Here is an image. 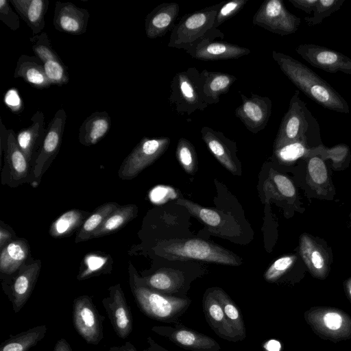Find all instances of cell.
Here are the masks:
<instances>
[{"label":"cell","mask_w":351,"mask_h":351,"mask_svg":"<svg viewBox=\"0 0 351 351\" xmlns=\"http://www.w3.org/2000/svg\"><path fill=\"white\" fill-rule=\"evenodd\" d=\"M101 302L117 335L121 339L128 337L132 331L133 319L121 285L110 287L109 296Z\"/></svg>","instance_id":"cell-19"},{"label":"cell","mask_w":351,"mask_h":351,"mask_svg":"<svg viewBox=\"0 0 351 351\" xmlns=\"http://www.w3.org/2000/svg\"><path fill=\"white\" fill-rule=\"evenodd\" d=\"M265 195L276 199H292L295 197L296 189L292 181L285 175L271 169L263 183Z\"/></svg>","instance_id":"cell-36"},{"label":"cell","mask_w":351,"mask_h":351,"mask_svg":"<svg viewBox=\"0 0 351 351\" xmlns=\"http://www.w3.org/2000/svg\"><path fill=\"white\" fill-rule=\"evenodd\" d=\"M240 95L242 104L236 108L235 116L252 133L261 132L267 126L271 114V100L254 93L250 97L242 93Z\"/></svg>","instance_id":"cell-18"},{"label":"cell","mask_w":351,"mask_h":351,"mask_svg":"<svg viewBox=\"0 0 351 351\" xmlns=\"http://www.w3.org/2000/svg\"><path fill=\"white\" fill-rule=\"evenodd\" d=\"M10 3L33 34L41 33L45 27V16L49 8V0H10Z\"/></svg>","instance_id":"cell-28"},{"label":"cell","mask_w":351,"mask_h":351,"mask_svg":"<svg viewBox=\"0 0 351 351\" xmlns=\"http://www.w3.org/2000/svg\"><path fill=\"white\" fill-rule=\"evenodd\" d=\"M345 0H318L312 16H306L304 21L311 27L321 23L324 19L340 9Z\"/></svg>","instance_id":"cell-42"},{"label":"cell","mask_w":351,"mask_h":351,"mask_svg":"<svg viewBox=\"0 0 351 351\" xmlns=\"http://www.w3.org/2000/svg\"><path fill=\"white\" fill-rule=\"evenodd\" d=\"M202 138L217 160L230 173H237L236 144L219 131L204 126L201 130Z\"/></svg>","instance_id":"cell-22"},{"label":"cell","mask_w":351,"mask_h":351,"mask_svg":"<svg viewBox=\"0 0 351 351\" xmlns=\"http://www.w3.org/2000/svg\"><path fill=\"white\" fill-rule=\"evenodd\" d=\"M41 268V261L36 260L23 265L16 275L3 283L5 293L8 297L13 310L18 313L29 298Z\"/></svg>","instance_id":"cell-15"},{"label":"cell","mask_w":351,"mask_h":351,"mask_svg":"<svg viewBox=\"0 0 351 351\" xmlns=\"http://www.w3.org/2000/svg\"><path fill=\"white\" fill-rule=\"evenodd\" d=\"M304 319L322 339L338 342L351 339V317L341 309L313 306L305 311Z\"/></svg>","instance_id":"cell-7"},{"label":"cell","mask_w":351,"mask_h":351,"mask_svg":"<svg viewBox=\"0 0 351 351\" xmlns=\"http://www.w3.org/2000/svg\"><path fill=\"white\" fill-rule=\"evenodd\" d=\"M53 351H73L67 341L63 338L60 339L55 344Z\"/></svg>","instance_id":"cell-54"},{"label":"cell","mask_w":351,"mask_h":351,"mask_svg":"<svg viewBox=\"0 0 351 351\" xmlns=\"http://www.w3.org/2000/svg\"><path fill=\"white\" fill-rule=\"evenodd\" d=\"M155 249L158 255L169 260H195L234 266L242 263L230 251L199 239L165 240Z\"/></svg>","instance_id":"cell-2"},{"label":"cell","mask_w":351,"mask_h":351,"mask_svg":"<svg viewBox=\"0 0 351 351\" xmlns=\"http://www.w3.org/2000/svg\"><path fill=\"white\" fill-rule=\"evenodd\" d=\"M89 12L86 9L76 6L71 2L58 1L55 4L53 24L57 30L78 36L86 32Z\"/></svg>","instance_id":"cell-21"},{"label":"cell","mask_w":351,"mask_h":351,"mask_svg":"<svg viewBox=\"0 0 351 351\" xmlns=\"http://www.w3.org/2000/svg\"><path fill=\"white\" fill-rule=\"evenodd\" d=\"M43 67L51 85L62 86L69 82L68 70L60 58L46 61L43 63Z\"/></svg>","instance_id":"cell-43"},{"label":"cell","mask_w":351,"mask_h":351,"mask_svg":"<svg viewBox=\"0 0 351 351\" xmlns=\"http://www.w3.org/2000/svg\"><path fill=\"white\" fill-rule=\"evenodd\" d=\"M289 1L295 8L310 14L313 12L318 0H289Z\"/></svg>","instance_id":"cell-51"},{"label":"cell","mask_w":351,"mask_h":351,"mask_svg":"<svg viewBox=\"0 0 351 351\" xmlns=\"http://www.w3.org/2000/svg\"><path fill=\"white\" fill-rule=\"evenodd\" d=\"M10 3V1L0 0V20L11 30L15 31L20 27V21Z\"/></svg>","instance_id":"cell-48"},{"label":"cell","mask_w":351,"mask_h":351,"mask_svg":"<svg viewBox=\"0 0 351 351\" xmlns=\"http://www.w3.org/2000/svg\"><path fill=\"white\" fill-rule=\"evenodd\" d=\"M247 1L248 0H232L223 2L216 14L213 27L217 28L220 25L234 16L244 7Z\"/></svg>","instance_id":"cell-47"},{"label":"cell","mask_w":351,"mask_h":351,"mask_svg":"<svg viewBox=\"0 0 351 351\" xmlns=\"http://www.w3.org/2000/svg\"><path fill=\"white\" fill-rule=\"evenodd\" d=\"M311 148L304 142L296 141L274 149V155L279 163L288 165L299 158H307Z\"/></svg>","instance_id":"cell-40"},{"label":"cell","mask_w":351,"mask_h":351,"mask_svg":"<svg viewBox=\"0 0 351 351\" xmlns=\"http://www.w3.org/2000/svg\"><path fill=\"white\" fill-rule=\"evenodd\" d=\"M176 195L173 189L169 186H158L150 191L149 197L153 202L161 204L174 198Z\"/></svg>","instance_id":"cell-50"},{"label":"cell","mask_w":351,"mask_h":351,"mask_svg":"<svg viewBox=\"0 0 351 351\" xmlns=\"http://www.w3.org/2000/svg\"><path fill=\"white\" fill-rule=\"evenodd\" d=\"M104 319L88 295H81L73 300V326L87 343L97 345L103 339Z\"/></svg>","instance_id":"cell-11"},{"label":"cell","mask_w":351,"mask_h":351,"mask_svg":"<svg viewBox=\"0 0 351 351\" xmlns=\"http://www.w3.org/2000/svg\"><path fill=\"white\" fill-rule=\"evenodd\" d=\"M169 137H143L124 159L118 171L121 180H132L154 163L167 149Z\"/></svg>","instance_id":"cell-9"},{"label":"cell","mask_w":351,"mask_h":351,"mask_svg":"<svg viewBox=\"0 0 351 351\" xmlns=\"http://www.w3.org/2000/svg\"><path fill=\"white\" fill-rule=\"evenodd\" d=\"M120 350L121 351H138L130 342H126L123 346H120Z\"/></svg>","instance_id":"cell-57"},{"label":"cell","mask_w":351,"mask_h":351,"mask_svg":"<svg viewBox=\"0 0 351 351\" xmlns=\"http://www.w3.org/2000/svg\"><path fill=\"white\" fill-rule=\"evenodd\" d=\"M252 23L274 34L287 36L298 29L301 19L291 13L282 1L267 0L254 14Z\"/></svg>","instance_id":"cell-10"},{"label":"cell","mask_w":351,"mask_h":351,"mask_svg":"<svg viewBox=\"0 0 351 351\" xmlns=\"http://www.w3.org/2000/svg\"><path fill=\"white\" fill-rule=\"evenodd\" d=\"M29 40L32 43L33 51L43 64L49 60L60 58L53 49L50 39L45 32L31 37Z\"/></svg>","instance_id":"cell-44"},{"label":"cell","mask_w":351,"mask_h":351,"mask_svg":"<svg viewBox=\"0 0 351 351\" xmlns=\"http://www.w3.org/2000/svg\"><path fill=\"white\" fill-rule=\"evenodd\" d=\"M90 215V213L84 210H68L52 223L49 231V234L54 238L67 237L81 228Z\"/></svg>","instance_id":"cell-37"},{"label":"cell","mask_w":351,"mask_h":351,"mask_svg":"<svg viewBox=\"0 0 351 351\" xmlns=\"http://www.w3.org/2000/svg\"><path fill=\"white\" fill-rule=\"evenodd\" d=\"M312 155H319L323 160L330 159L333 168L337 170L346 168L350 159V148L346 144H339L332 147L320 145L311 148L309 156Z\"/></svg>","instance_id":"cell-39"},{"label":"cell","mask_w":351,"mask_h":351,"mask_svg":"<svg viewBox=\"0 0 351 351\" xmlns=\"http://www.w3.org/2000/svg\"><path fill=\"white\" fill-rule=\"evenodd\" d=\"M108 261L107 257L97 255L88 254L84 259V267L77 276V279L81 280L98 275L103 271L104 266Z\"/></svg>","instance_id":"cell-46"},{"label":"cell","mask_w":351,"mask_h":351,"mask_svg":"<svg viewBox=\"0 0 351 351\" xmlns=\"http://www.w3.org/2000/svg\"><path fill=\"white\" fill-rule=\"evenodd\" d=\"M223 2L186 14L171 32L167 47L188 50L197 41L208 36L223 38L224 34L213 25Z\"/></svg>","instance_id":"cell-5"},{"label":"cell","mask_w":351,"mask_h":351,"mask_svg":"<svg viewBox=\"0 0 351 351\" xmlns=\"http://www.w3.org/2000/svg\"><path fill=\"white\" fill-rule=\"evenodd\" d=\"M345 293L351 302V277L348 278L343 283Z\"/></svg>","instance_id":"cell-56"},{"label":"cell","mask_w":351,"mask_h":351,"mask_svg":"<svg viewBox=\"0 0 351 351\" xmlns=\"http://www.w3.org/2000/svg\"><path fill=\"white\" fill-rule=\"evenodd\" d=\"M320 140L318 121L306 106V104L299 97V90H295L291 98L289 106L280 124L276 134L274 149L288 143L302 141L313 147L311 140Z\"/></svg>","instance_id":"cell-4"},{"label":"cell","mask_w":351,"mask_h":351,"mask_svg":"<svg viewBox=\"0 0 351 351\" xmlns=\"http://www.w3.org/2000/svg\"><path fill=\"white\" fill-rule=\"evenodd\" d=\"M169 101L181 115L190 116L195 111H203L208 107L203 95L200 72L195 67H189L174 75Z\"/></svg>","instance_id":"cell-6"},{"label":"cell","mask_w":351,"mask_h":351,"mask_svg":"<svg viewBox=\"0 0 351 351\" xmlns=\"http://www.w3.org/2000/svg\"><path fill=\"white\" fill-rule=\"evenodd\" d=\"M202 308L208 324L217 336L226 341H238L211 288L206 289L203 295Z\"/></svg>","instance_id":"cell-25"},{"label":"cell","mask_w":351,"mask_h":351,"mask_svg":"<svg viewBox=\"0 0 351 351\" xmlns=\"http://www.w3.org/2000/svg\"><path fill=\"white\" fill-rule=\"evenodd\" d=\"M148 346L143 351H169L156 343L151 337L147 338Z\"/></svg>","instance_id":"cell-53"},{"label":"cell","mask_w":351,"mask_h":351,"mask_svg":"<svg viewBox=\"0 0 351 351\" xmlns=\"http://www.w3.org/2000/svg\"><path fill=\"white\" fill-rule=\"evenodd\" d=\"M4 165L1 173V184L15 188L28 182L30 176L29 162L20 149L16 135L8 130V137L4 147Z\"/></svg>","instance_id":"cell-13"},{"label":"cell","mask_w":351,"mask_h":351,"mask_svg":"<svg viewBox=\"0 0 351 351\" xmlns=\"http://www.w3.org/2000/svg\"><path fill=\"white\" fill-rule=\"evenodd\" d=\"M3 101L9 109L15 114L21 112L23 104L19 92L14 88L9 89L4 95Z\"/></svg>","instance_id":"cell-49"},{"label":"cell","mask_w":351,"mask_h":351,"mask_svg":"<svg viewBox=\"0 0 351 351\" xmlns=\"http://www.w3.org/2000/svg\"><path fill=\"white\" fill-rule=\"evenodd\" d=\"M212 291L221 304L226 319L234 331L238 341L246 337V329L241 312L231 298L220 287H211Z\"/></svg>","instance_id":"cell-32"},{"label":"cell","mask_w":351,"mask_h":351,"mask_svg":"<svg viewBox=\"0 0 351 351\" xmlns=\"http://www.w3.org/2000/svg\"><path fill=\"white\" fill-rule=\"evenodd\" d=\"M110 127L111 118L107 112H95L81 125L79 130V141L84 146L95 145L104 138Z\"/></svg>","instance_id":"cell-30"},{"label":"cell","mask_w":351,"mask_h":351,"mask_svg":"<svg viewBox=\"0 0 351 351\" xmlns=\"http://www.w3.org/2000/svg\"><path fill=\"white\" fill-rule=\"evenodd\" d=\"M306 159V182L319 195H326L330 189V180L324 160L319 155H312Z\"/></svg>","instance_id":"cell-33"},{"label":"cell","mask_w":351,"mask_h":351,"mask_svg":"<svg viewBox=\"0 0 351 351\" xmlns=\"http://www.w3.org/2000/svg\"><path fill=\"white\" fill-rule=\"evenodd\" d=\"M66 121V113L61 108L55 113L47 128L46 134L31 168L28 182L37 186L60 149Z\"/></svg>","instance_id":"cell-8"},{"label":"cell","mask_w":351,"mask_h":351,"mask_svg":"<svg viewBox=\"0 0 351 351\" xmlns=\"http://www.w3.org/2000/svg\"><path fill=\"white\" fill-rule=\"evenodd\" d=\"M14 77H21L32 87L40 90L49 88L51 85L45 74L43 64L36 56L21 55Z\"/></svg>","instance_id":"cell-27"},{"label":"cell","mask_w":351,"mask_h":351,"mask_svg":"<svg viewBox=\"0 0 351 351\" xmlns=\"http://www.w3.org/2000/svg\"><path fill=\"white\" fill-rule=\"evenodd\" d=\"M297 260L295 255H287L276 260L264 274L265 280L277 282L293 267Z\"/></svg>","instance_id":"cell-45"},{"label":"cell","mask_w":351,"mask_h":351,"mask_svg":"<svg viewBox=\"0 0 351 351\" xmlns=\"http://www.w3.org/2000/svg\"><path fill=\"white\" fill-rule=\"evenodd\" d=\"M13 233L11 232L10 228H5L3 226V224L1 221L0 226V249L1 250L6 246L8 243L13 241Z\"/></svg>","instance_id":"cell-52"},{"label":"cell","mask_w":351,"mask_h":351,"mask_svg":"<svg viewBox=\"0 0 351 351\" xmlns=\"http://www.w3.org/2000/svg\"><path fill=\"white\" fill-rule=\"evenodd\" d=\"M202 91L205 101L208 105L217 104L219 97L226 94L231 86L237 80L234 75L204 69L200 72Z\"/></svg>","instance_id":"cell-29"},{"label":"cell","mask_w":351,"mask_h":351,"mask_svg":"<svg viewBox=\"0 0 351 351\" xmlns=\"http://www.w3.org/2000/svg\"><path fill=\"white\" fill-rule=\"evenodd\" d=\"M47 332L45 325L37 326L10 337L1 343L0 351H28L42 340Z\"/></svg>","instance_id":"cell-34"},{"label":"cell","mask_w":351,"mask_h":351,"mask_svg":"<svg viewBox=\"0 0 351 351\" xmlns=\"http://www.w3.org/2000/svg\"><path fill=\"white\" fill-rule=\"evenodd\" d=\"M299 252L313 276L321 280L327 277L330 271L328 254L312 237L306 234L301 235Z\"/></svg>","instance_id":"cell-23"},{"label":"cell","mask_w":351,"mask_h":351,"mask_svg":"<svg viewBox=\"0 0 351 351\" xmlns=\"http://www.w3.org/2000/svg\"><path fill=\"white\" fill-rule=\"evenodd\" d=\"M177 3H162L154 8L145 17V30L148 38L154 39L165 36L175 27L179 14Z\"/></svg>","instance_id":"cell-24"},{"label":"cell","mask_w":351,"mask_h":351,"mask_svg":"<svg viewBox=\"0 0 351 351\" xmlns=\"http://www.w3.org/2000/svg\"><path fill=\"white\" fill-rule=\"evenodd\" d=\"M131 291L139 309L150 319L175 324L180 323L191 304V300L166 295L139 284L130 276Z\"/></svg>","instance_id":"cell-3"},{"label":"cell","mask_w":351,"mask_h":351,"mask_svg":"<svg viewBox=\"0 0 351 351\" xmlns=\"http://www.w3.org/2000/svg\"><path fill=\"white\" fill-rule=\"evenodd\" d=\"M272 58L290 81L310 99L322 107L349 113L346 99L313 70L291 56L273 51Z\"/></svg>","instance_id":"cell-1"},{"label":"cell","mask_w":351,"mask_h":351,"mask_svg":"<svg viewBox=\"0 0 351 351\" xmlns=\"http://www.w3.org/2000/svg\"><path fill=\"white\" fill-rule=\"evenodd\" d=\"M216 38L208 36L201 39L186 52L191 57L203 61L237 59L251 52L246 47L224 41H214Z\"/></svg>","instance_id":"cell-20"},{"label":"cell","mask_w":351,"mask_h":351,"mask_svg":"<svg viewBox=\"0 0 351 351\" xmlns=\"http://www.w3.org/2000/svg\"><path fill=\"white\" fill-rule=\"evenodd\" d=\"M263 348L265 351H280V343L275 339H271L265 342Z\"/></svg>","instance_id":"cell-55"},{"label":"cell","mask_w":351,"mask_h":351,"mask_svg":"<svg viewBox=\"0 0 351 351\" xmlns=\"http://www.w3.org/2000/svg\"><path fill=\"white\" fill-rule=\"evenodd\" d=\"M120 205L116 202H107L97 208L85 220L76 236L75 243L92 239L93 233L101 226L106 219Z\"/></svg>","instance_id":"cell-38"},{"label":"cell","mask_w":351,"mask_h":351,"mask_svg":"<svg viewBox=\"0 0 351 351\" xmlns=\"http://www.w3.org/2000/svg\"><path fill=\"white\" fill-rule=\"evenodd\" d=\"M177 203L184 206L195 217L202 221L210 232L225 238H237L242 232L239 222L221 211L208 208L191 200L180 198Z\"/></svg>","instance_id":"cell-14"},{"label":"cell","mask_w":351,"mask_h":351,"mask_svg":"<svg viewBox=\"0 0 351 351\" xmlns=\"http://www.w3.org/2000/svg\"><path fill=\"white\" fill-rule=\"evenodd\" d=\"M295 51L314 67L328 73L351 75V59L337 51L315 44H301Z\"/></svg>","instance_id":"cell-17"},{"label":"cell","mask_w":351,"mask_h":351,"mask_svg":"<svg viewBox=\"0 0 351 351\" xmlns=\"http://www.w3.org/2000/svg\"><path fill=\"white\" fill-rule=\"evenodd\" d=\"M137 213L138 207L135 204L120 206L106 219L101 226L93 233L92 239L114 232L134 219Z\"/></svg>","instance_id":"cell-35"},{"label":"cell","mask_w":351,"mask_h":351,"mask_svg":"<svg viewBox=\"0 0 351 351\" xmlns=\"http://www.w3.org/2000/svg\"><path fill=\"white\" fill-rule=\"evenodd\" d=\"M109 351H121L120 346L119 347H118V346L111 347L110 348Z\"/></svg>","instance_id":"cell-58"},{"label":"cell","mask_w":351,"mask_h":351,"mask_svg":"<svg viewBox=\"0 0 351 351\" xmlns=\"http://www.w3.org/2000/svg\"><path fill=\"white\" fill-rule=\"evenodd\" d=\"M31 121L32 124L21 129L16 135L18 145L29 163L34 158L35 160V155L38 149H40L47 131L45 115L42 111L37 110Z\"/></svg>","instance_id":"cell-26"},{"label":"cell","mask_w":351,"mask_h":351,"mask_svg":"<svg viewBox=\"0 0 351 351\" xmlns=\"http://www.w3.org/2000/svg\"><path fill=\"white\" fill-rule=\"evenodd\" d=\"M152 330L178 347L192 351H220V345L210 337L188 328L180 322L174 326H154Z\"/></svg>","instance_id":"cell-16"},{"label":"cell","mask_w":351,"mask_h":351,"mask_svg":"<svg viewBox=\"0 0 351 351\" xmlns=\"http://www.w3.org/2000/svg\"><path fill=\"white\" fill-rule=\"evenodd\" d=\"M29 254V247L25 239H18L8 243L1 250V274L7 276L15 274L25 265Z\"/></svg>","instance_id":"cell-31"},{"label":"cell","mask_w":351,"mask_h":351,"mask_svg":"<svg viewBox=\"0 0 351 351\" xmlns=\"http://www.w3.org/2000/svg\"><path fill=\"white\" fill-rule=\"evenodd\" d=\"M176 155L182 169L189 174H193L197 170V156L191 143L185 138L178 140Z\"/></svg>","instance_id":"cell-41"},{"label":"cell","mask_w":351,"mask_h":351,"mask_svg":"<svg viewBox=\"0 0 351 351\" xmlns=\"http://www.w3.org/2000/svg\"><path fill=\"white\" fill-rule=\"evenodd\" d=\"M130 276L139 284L166 295L179 298H186L190 281L185 273L176 269L162 267L153 273L140 278L132 265H130Z\"/></svg>","instance_id":"cell-12"}]
</instances>
